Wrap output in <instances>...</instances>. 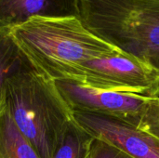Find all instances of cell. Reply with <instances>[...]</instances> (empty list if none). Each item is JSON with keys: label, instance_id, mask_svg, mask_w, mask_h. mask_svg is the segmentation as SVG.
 Wrapping results in <instances>:
<instances>
[{"label": "cell", "instance_id": "obj_10", "mask_svg": "<svg viewBox=\"0 0 159 158\" xmlns=\"http://www.w3.org/2000/svg\"><path fill=\"white\" fill-rule=\"evenodd\" d=\"M31 67L30 63L13 40L9 29L0 27V91L8 78Z\"/></svg>", "mask_w": 159, "mask_h": 158}, {"label": "cell", "instance_id": "obj_5", "mask_svg": "<svg viewBox=\"0 0 159 158\" xmlns=\"http://www.w3.org/2000/svg\"><path fill=\"white\" fill-rule=\"evenodd\" d=\"M75 81L104 90L155 97L159 74L137 59L117 51L85 62Z\"/></svg>", "mask_w": 159, "mask_h": 158}, {"label": "cell", "instance_id": "obj_8", "mask_svg": "<svg viewBox=\"0 0 159 158\" xmlns=\"http://www.w3.org/2000/svg\"><path fill=\"white\" fill-rule=\"evenodd\" d=\"M0 158H40L17 129L7 107L0 117Z\"/></svg>", "mask_w": 159, "mask_h": 158}, {"label": "cell", "instance_id": "obj_11", "mask_svg": "<svg viewBox=\"0 0 159 158\" xmlns=\"http://www.w3.org/2000/svg\"><path fill=\"white\" fill-rule=\"evenodd\" d=\"M89 158H132L124 152L120 151L112 144L94 139L91 146Z\"/></svg>", "mask_w": 159, "mask_h": 158}, {"label": "cell", "instance_id": "obj_13", "mask_svg": "<svg viewBox=\"0 0 159 158\" xmlns=\"http://www.w3.org/2000/svg\"><path fill=\"white\" fill-rule=\"evenodd\" d=\"M155 97H159V87H158V88L157 89L156 93H155Z\"/></svg>", "mask_w": 159, "mask_h": 158}, {"label": "cell", "instance_id": "obj_9", "mask_svg": "<svg viewBox=\"0 0 159 158\" xmlns=\"http://www.w3.org/2000/svg\"><path fill=\"white\" fill-rule=\"evenodd\" d=\"M94 138L73 118L57 145L52 158H89Z\"/></svg>", "mask_w": 159, "mask_h": 158}, {"label": "cell", "instance_id": "obj_7", "mask_svg": "<svg viewBox=\"0 0 159 158\" xmlns=\"http://www.w3.org/2000/svg\"><path fill=\"white\" fill-rule=\"evenodd\" d=\"M34 16H78V0H0V27L11 28Z\"/></svg>", "mask_w": 159, "mask_h": 158}, {"label": "cell", "instance_id": "obj_4", "mask_svg": "<svg viewBox=\"0 0 159 158\" xmlns=\"http://www.w3.org/2000/svg\"><path fill=\"white\" fill-rule=\"evenodd\" d=\"M54 81L73 112L113 116L159 137V97L104 90L69 79Z\"/></svg>", "mask_w": 159, "mask_h": 158}, {"label": "cell", "instance_id": "obj_2", "mask_svg": "<svg viewBox=\"0 0 159 158\" xmlns=\"http://www.w3.org/2000/svg\"><path fill=\"white\" fill-rule=\"evenodd\" d=\"M7 110L40 158H52L73 111L55 81L32 67L7 79L4 86Z\"/></svg>", "mask_w": 159, "mask_h": 158}, {"label": "cell", "instance_id": "obj_1", "mask_svg": "<svg viewBox=\"0 0 159 158\" xmlns=\"http://www.w3.org/2000/svg\"><path fill=\"white\" fill-rule=\"evenodd\" d=\"M9 33L31 67L53 80H76L88 61L120 51L92 34L78 16H34Z\"/></svg>", "mask_w": 159, "mask_h": 158}, {"label": "cell", "instance_id": "obj_6", "mask_svg": "<svg viewBox=\"0 0 159 158\" xmlns=\"http://www.w3.org/2000/svg\"><path fill=\"white\" fill-rule=\"evenodd\" d=\"M74 119L94 139L104 141L132 158H159V137L118 118L73 112Z\"/></svg>", "mask_w": 159, "mask_h": 158}, {"label": "cell", "instance_id": "obj_3", "mask_svg": "<svg viewBox=\"0 0 159 158\" xmlns=\"http://www.w3.org/2000/svg\"><path fill=\"white\" fill-rule=\"evenodd\" d=\"M78 10L92 34L159 74V0H78Z\"/></svg>", "mask_w": 159, "mask_h": 158}, {"label": "cell", "instance_id": "obj_12", "mask_svg": "<svg viewBox=\"0 0 159 158\" xmlns=\"http://www.w3.org/2000/svg\"><path fill=\"white\" fill-rule=\"evenodd\" d=\"M5 108H6V100H5L4 90H3V91H0V117L2 114L4 113Z\"/></svg>", "mask_w": 159, "mask_h": 158}]
</instances>
